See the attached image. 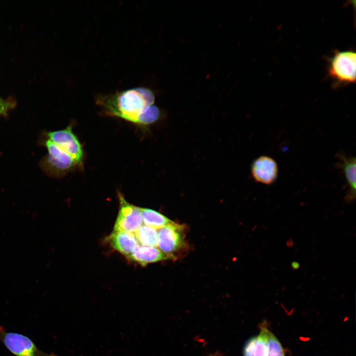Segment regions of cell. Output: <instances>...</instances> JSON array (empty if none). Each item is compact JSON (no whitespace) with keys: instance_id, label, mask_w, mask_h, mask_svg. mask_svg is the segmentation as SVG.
<instances>
[{"instance_id":"cell-14","label":"cell","mask_w":356,"mask_h":356,"mask_svg":"<svg viewBox=\"0 0 356 356\" xmlns=\"http://www.w3.org/2000/svg\"><path fill=\"white\" fill-rule=\"evenodd\" d=\"M243 356H267L264 338L260 333L250 338L243 349Z\"/></svg>"},{"instance_id":"cell-13","label":"cell","mask_w":356,"mask_h":356,"mask_svg":"<svg viewBox=\"0 0 356 356\" xmlns=\"http://www.w3.org/2000/svg\"><path fill=\"white\" fill-rule=\"evenodd\" d=\"M140 210L142 220L145 225L154 229H160L173 222L155 210L144 208H140Z\"/></svg>"},{"instance_id":"cell-10","label":"cell","mask_w":356,"mask_h":356,"mask_svg":"<svg viewBox=\"0 0 356 356\" xmlns=\"http://www.w3.org/2000/svg\"><path fill=\"white\" fill-rule=\"evenodd\" d=\"M337 157L339 160L338 166L343 170L349 187L345 201L350 203L356 198V158L347 156L341 152L338 153Z\"/></svg>"},{"instance_id":"cell-1","label":"cell","mask_w":356,"mask_h":356,"mask_svg":"<svg viewBox=\"0 0 356 356\" xmlns=\"http://www.w3.org/2000/svg\"><path fill=\"white\" fill-rule=\"evenodd\" d=\"M155 99L150 89L137 87L98 95L95 100L106 115L146 127L157 122L161 115L160 110L154 105Z\"/></svg>"},{"instance_id":"cell-9","label":"cell","mask_w":356,"mask_h":356,"mask_svg":"<svg viewBox=\"0 0 356 356\" xmlns=\"http://www.w3.org/2000/svg\"><path fill=\"white\" fill-rule=\"evenodd\" d=\"M175 255L167 254L156 247H149L138 245L133 253L127 257L131 261L141 266L161 261L174 259Z\"/></svg>"},{"instance_id":"cell-8","label":"cell","mask_w":356,"mask_h":356,"mask_svg":"<svg viewBox=\"0 0 356 356\" xmlns=\"http://www.w3.org/2000/svg\"><path fill=\"white\" fill-rule=\"evenodd\" d=\"M254 179L258 182L269 185L277 179L278 168L276 162L271 157L263 155L253 162L251 168Z\"/></svg>"},{"instance_id":"cell-18","label":"cell","mask_w":356,"mask_h":356,"mask_svg":"<svg viewBox=\"0 0 356 356\" xmlns=\"http://www.w3.org/2000/svg\"><path fill=\"white\" fill-rule=\"evenodd\" d=\"M5 102L6 101H5L4 100H3V99H2L1 98H0V104L3 103Z\"/></svg>"},{"instance_id":"cell-16","label":"cell","mask_w":356,"mask_h":356,"mask_svg":"<svg viewBox=\"0 0 356 356\" xmlns=\"http://www.w3.org/2000/svg\"><path fill=\"white\" fill-rule=\"evenodd\" d=\"M10 106L7 102L0 104V114H5Z\"/></svg>"},{"instance_id":"cell-11","label":"cell","mask_w":356,"mask_h":356,"mask_svg":"<svg viewBox=\"0 0 356 356\" xmlns=\"http://www.w3.org/2000/svg\"><path fill=\"white\" fill-rule=\"evenodd\" d=\"M106 239L114 249L126 257L131 254L138 245L135 235L132 233L113 231Z\"/></svg>"},{"instance_id":"cell-3","label":"cell","mask_w":356,"mask_h":356,"mask_svg":"<svg viewBox=\"0 0 356 356\" xmlns=\"http://www.w3.org/2000/svg\"><path fill=\"white\" fill-rule=\"evenodd\" d=\"M356 54L352 50L336 51L329 60L328 75L338 85L356 82Z\"/></svg>"},{"instance_id":"cell-4","label":"cell","mask_w":356,"mask_h":356,"mask_svg":"<svg viewBox=\"0 0 356 356\" xmlns=\"http://www.w3.org/2000/svg\"><path fill=\"white\" fill-rule=\"evenodd\" d=\"M0 341L6 349L15 356H57L40 350L27 336L17 333L8 332L0 325Z\"/></svg>"},{"instance_id":"cell-6","label":"cell","mask_w":356,"mask_h":356,"mask_svg":"<svg viewBox=\"0 0 356 356\" xmlns=\"http://www.w3.org/2000/svg\"><path fill=\"white\" fill-rule=\"evenodd\" d=\"M72 125L65 129L48 133L49 140L70 155L79 168H82L84 160L83 146L73 133Z\"/></svg>"},{"instance_id":"cell-12","label":"cell","mask_w":356,"mask_h":356,"mask_svg":"<svg viewBox=\"0 0 356 356\" xmlns=\"http://www.w3.org/2000/svg\"><path fill=\"white\" fill-rule=\"evenodd\" d=\"M260 333L263 335L266 343L267 356H285L281 344L268 329L266 321L260 324Z\"/></svg>"},{"instance_id":"cell-2","label":"cell","mask_w":356,"mask_h":356,"mask_svg":"<svg viewBox=\"0 0 356 356\" xmlns=\"http://www.w3.org/2000/svg\"><path fill=\"white\" fill-rule=\"evenodd\" d=\"M45 146L48 155L42 160L40 165L50 176L61 178L79 168L70 155L49 139L45 142Z\"/></svg>"},{"instance_id":"cell-7","label":"cell","mask_w":356,"mask_h":356,"mask_svg":"<svg viewBox=\"0 0 356 356\" xmlns=\"http://www.w3.org/2000/svg\"><path fill=\"white\" fill-rule=\"evenodd\" d=\"M157 235L159 249L167 254L174 255L185 245L183 227L174 222L158 229Z\"/></svg>"},{"instance_id":"cell-5","label":"cell","mask_w":356,"mask_h":356,"mask_svg":"<svg viewBox=\"0 0 356 356\" xmlns=\"http://www.w3.org/2000/svg\"><path fill=\"white\" fill-rule=\"evenodd\" d=\"M118 197L119 212L113 231L134 233L142 225L140 208L128 202L120 191H118Z\"/></svg>"},{"instance_id":"cell-17","label":"cell","mask_w":356,"mask_h":356,"mask_svg":"<svg viewBox=\"0 0 356 356\" xmlns=\"http://www.w3.org/2000/svg\"><path fill=\"white\" fill-rule=\"evenodd\" d=\"M291 266L293 269H297L300 267V264L297 262L293 261L291 263Z\"/></svg>"},{"instance_id":"cell-15","label":"cell","mask_w":356,"mask_h":356,"mask_svg":"<svg viewBox=\"0 0 356 356\" xmlns=\"http://www.w3.org/2000/svg\"><path fill=\"white\" fill-rule=\"evenodd\" d=\"M137 243L140 245L156 247L157 246V231L155 229L143 225L134 233Z\"/></svg>"}]
</instances>
